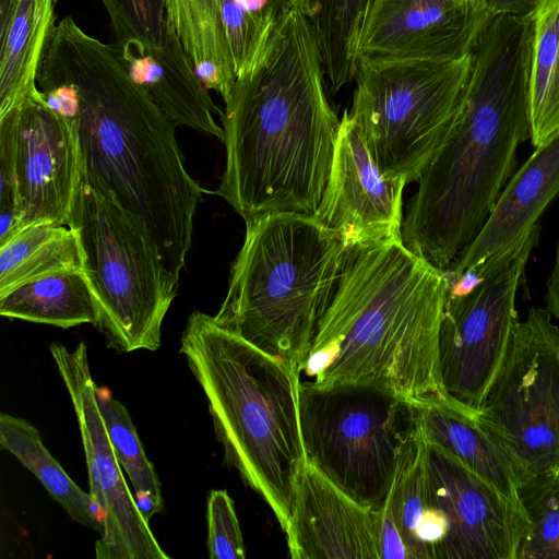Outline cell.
I'll return each mask as SVG.
<instances>
[{
    "label": "cell",
    "mask_w": 559,
    "mask_h": 559,
    "mask_svg": "<svg viewBox=\"0 0 559 559\" xmlns=\"http://www.w3.org/2000/svg\"><path fill=\"white\" fill-rule=\"evenodd\" d=\"M166 24L192 59L209 90L225 102L236 78L221 12V0H163Z\"/></svg>",
    "instance_id": "obj_24"
},
{
    "label": "cell",
    "mask_w": 559,
    "mask_h": 559,
    "mask_svg": "<svg viewBox=\"0 0 559 559\" xmlns=\"http://www.w3.org/2000/svg\"><path fill=\"white\" fill-rule=\"evenodd\" d=\"M370 0H312L313 25L326 87L336 94L353 80L354 44Z\"/></svg>",
    "instance_id": "obj_28"
},
{
    "label": "cell",
    "mask_w": 559,
    "mask_h": 559,
    "mask_svg": "<svg viewBox=\"0 0 559 559\" xmlns=\"http://www.w3.org/2000/svg\"><path fill=\"white\" fill-rule=\"evenodd\" d=\"M285 534L293 559H380L379 511L353 500L308 462Z\"/></svg>",
    "instance_id": "obj_17"
},
{
    "label": "cell",
    "mask_w": 559,
    "mask_h": 559,
    "mask_svg": "<svg viewBox=\"0 0 559 559\" xmlns=\"http://www.w3.org/2000/svg\"><path fill=\"white\" fill-rule=\"evenodd\" d=\"M546 309L552 318L559 320V238L556 245L554 262L546 282Z\"/></svg>",
    "instance_id": "obj_35"
},
{
    "label": "cell",
    "mask_w": 559,
    "mask_h": 559,
    "mask_svg": "<svg viewBox=\"0 0 559 559\" xmlns=\"http://www.w3.org/2000/svg\"><path fill=\"white\" fill-rule=\"evenodd\" d=\"M11 110L20 230L35 223L69 225L82 180L72 126L44 100L37 87Z\"/></svg>",
    "instance_id": "obj_16"
},
{
    "label": "cell",
    "mask_w": 559,
    "mask_h": 559,
    "mask_svg": "<svg viewBox=\"0 0 559 559\" xmlns=\"http://www.w3.org/2000/svg\"><path fill=\"white\" fill-rule=\"evenodd\" d=\"M69 226L81 241L98 305L95 328L108 347L157 350L179 281L167 271L145 222L82 178Z\"/></svg>",
    "instance_id": "obj_7"
},
{
    "label": "cell",
    "mask_w": 559,
    "mask_h": 559,
    "mask_svg": "<svg viewBox=\"0 0 559 559\" xmlns=\"http://www.w3.org/2000/svg\"><path fill=\"white\" fill-rule=\"evenodd\" d=\"M345 248L313 215L274 213L246 223L215 322L299 374L337 288Z\"/></svg>",
    "instance_id": "obj_6"
},
{
    "label": "cell",
    "mask_w": 559,
    "mask_h": 559,
    "mask_svg": "<svg viewBox=\"0 0 559 559\" xmlns=\"http://www.w3.org/2000/svg\"><path fill=\"white\" fill-rule=\"evenodd\" d=\"M325 87L311 20L289 3L219 117L226 165L215 193L245 223L284 212L314 215L341 123Z\"/></svg>",
    "instance_id": "obj_2"
},
{
    "label": "cell",
    "mask_w": 559,
    "mask_h": 559,
    "mask_svg": "<svg viewBox=\"0 0 559 559\" xmlns=\"http://www.w3.org/2000/svg\"><path fill=\"white\" fill-rule=\"evenodd\" d=\"M96 399L118 462L126 472L136 503L146 520L164 513L162 486L154 465L148 461L124 405L107 388H97Z\"/></svg>",
    "instance_id": "obj_29"
},
{
    "label": "cell",
    "mask_w": 559,
    "mask_h": 559,
    "mask_svg": "<svg viewBox=\"0 0 559 559\" xmlns=\"http://www.w3.org/2000/svg\"><path fill=\"white\" fill-rule=\"evenodd\" d=\"M0 314L62 329L98 320V305L84 271H60L0 296Z\"/></svg>",
    "instance_id": "obj_23"
},
{
    "label": "cell",
    "mask_w": 559,
    "mask_h": 559,
    "mask_svg": "<svg viewBox=\"0 0 559 559\" xmlns=\"http://www.w3.org/2000/svg\"><path fill=\"white\" fill-rule=\"evenodd\" d=\"M115 48L132 80L176 127H189L224 140L223 128L215 120V115L221 117L223 111L213 103L192 59L168 26L154 48Z\"/></svg>",
    "instance_id": "obj_19"
},
{
    "label": "cell",
    "mask_w": 559,
    "mask_h": 559,
    "mask_svg": "<svg viewBox=\"0 0 559 559\" xmlns=\"http://www.w3.org/2000/svg\"><path fill=\"white\" fill-rule=\"evenodd\" d=\"M221 12L235 78L247 73L262 52L277 13L259 14L238 0H221Z\"/></svg>",
    "instance_id": "obj_32"
},
{
    "label": "cell",
    "mask_w": 559,
    "mask_h": 559,
    "mask_svg": "<svg viewBox=\"0 0 559 559\" xmlns=\"http://www.w3.org/2000/svg\"><path fill=\"white\" fill-rule=\"evenodd\" d=\"M290 2L297 3L302 10L311 16L312 13V0H290Z\"/></svg>",
    "instance_id": "obj_36"
},
{
    "label": "cell",
    "mask_w": 559,
    "mask_h": 559,
    "mask_svg": "<svg viewBox=\"0 0 559 559\" xmlns=\"http://www.w3.org/2000/svg\"><path fill=\"white\" fill-rule=\"evenodd\" d=\"M306 462L359 504L374 511L393 484L417 426L415 404L370 383L298 382Z\"/></svg>",
    "instance_id": "obj_9"
},
{
    "label": "cell",
    "mask_w": 559,
    "mask_h": 559,
    "mask_svg": "<svg viewBox=\"0 0 559 559\" xmlns=\"http://www.w3.org/2000/svg\"><path fill=\"white\" fill-rule=\"evenodd\" d=\"M36 85L72 126L82 178L145 222L179 281L205 190L185 167L176 126L132 80L117 49L71 15L56 25Z\"/></svg>",
    "instance_id": "obj_1"
},
{
    "label": "cell",
    "mask_w": 559,
    "mask_h": 559,
    "mask_svg": "<svg viewBox=\"0 0 559 559\" xmlns=\"http://www.w3.org/2000/svg\"><path fill=\"white\" fill-rule=\"evenodd\" d=\"M428 511L427 442L417 425L379 510L380 559H428L423 544Z\"/></svg>",
    "instance_id": "obj_22"
},
{
    "label": "cell",
    "mask_w": 559,
    "mask_h": 559,
    "mask_svg": "<svg viewBox=\"0 0 559 559\" xmlns=\"http://www.w3.org/2000/svg\"><path fill=\"white\" fill-rule=\"evenodd\" d=\"M532 21L530 140L536 147L559 130V0H540Z\"/></svg>",
    "instance_id": "obj_27"
},
{
    "label": "cell",
    "mask_w": 559,
    "mask_h": 559,
    "mask_svg": "<svg viewBox=\"0 0 559 559\" xmlns=\"http://www.w3.org/2000/svg\"><path fill=\"white\" fill-rule=\"evenodd\" d=\"M532 16L499 14L474 52L461 117L418 179L405 246L449 271L486 223L530 139Z\"/></svg>",
    "instance_id": "obj_3"
},
{
    "label": "cell",
    "mask_w": 559,
    "mask_h": 559,
    "mask_svg": "<svg viewBox=\"0 0 559 559\" xmlns=\"http://www.w3.org/2000/svg\"><path fill=\"white\" fill-rule=\"evenodd\" d=\"M540 0H489V8L495 16L499 14L532 16Z\"/></svg>",
    "instance_id": "obj_34"
},
{
    "label": "cell",
    "mask_w": 559,
    "mask_h": 559,
    "mask_svg": "<svg viewBox=\"0 0 559 559\" xmlns=\"http://www.w3.org/2000/svg\"><path fill=\"white\" fill-rule=\"evenodd\" d=\"M495 15L489 0H370L357 59H457L474 52Z\"/></svg>",
    "instance_id": "obj_15"
},
{
    "label": "cell",
    "mask_w": 559,
    "mask_h": 559,
    "mask_svg": "<svg viewBox=\"0 0 559 559\" xmlns=\"http://www.w3.org/2000/svg\"><path fill=\"white\" fill-rule=\"evenodd\" d=\"M0 447L9 451L43 484L76 523L102 533L99 509L45 447L39 430L23 418L0 415Z\"/></svg>",
    "instance_id": "obj_26"
},
{
    "label": "cell",
    "mask_w": 559,
    "mask_h": 559,
    "mask_svg": "<svg viewBox=\"0 0 559 559\" xmlns=\"http://www.w3.org/2000/svg\"><path fill=\"white\" fill-rule=\"evenodd\" d=\"M540 235L537 224L508 250L452 277L439 333L443 394L478 416L509 350L519 317L518 290Z\"/></svg>",
    "instance_id": "obj_10"
},
{
    "label": "cell",
    "mask_w": 559,
    "mask_h": 559,
    "mask_svg": "<svg viewBox=\"0 0 559 559\" xmlns=\"http://www.w3.org/2000/svg\"><path fill=\"white\" fill-rule=\"evenodd\" d=\"M60 271H84L81 241L69 225L31 224L0 246V296Z\"/></svg>",
    "instance_id": "obj_25"
},
{
    "label": "cell",
    "mask_w": 559,
    "mask_h": 559,
    "mask_svg": "<svg viewBox=\"0 0 559 559\" xmlns=\"http://www.w3.org/2000/svg\"><path fill=\"white\" fill-rule=\"evenodd\" d=\"M207 539L211 559H245V545L234 501L224 489L209 492Z\"/></svg>",
    "instance_id": "obj_33"
},
{
    "label": "cell",
    "mask_w": 559,
    "mask_h": 559,
    "mask_svg": "<svg viewBox=\"0 0 559 559\" xmlns=\"http://www.w3.org/2000/svg\"><path fill=\"white\" fill-rule=\"evenodd\" d=\"M518 168L500 193L479 234L451 270L468 272L519 242L559 197V130Z\"/></svg>",
    "instance_id": "obj_18"
},
{
    "label": "cell",
    "mask_w": 559,
    "mask_h": 559,
    "mask_svg": "<svg viewBox=\"0 0 559 559\" xmlns=\"http://www.w3.org/2000/svg\"><path fill=\"white\" fill-rule=\"evenodd\" d=\"M405 185L382 174L358 124L345 110L329 181L313 216L345 250L401 239Z\"/></svg>",
    "instance_id": "obj_14"
},
{
    "label": "cell",
    "mask_w": 559,
    "mask_h": 559,
    "mask_svg": "<svg viewBox=\"0 0 559 559\" xmlns=\"http://www.w3.org/2000/svg\"><path fill=\"white\" fill-rule=\"evenodd\" d=\"M429 511L445 528L433 559H516L528 530L522 507L427 443Z\"/></svg>",
    "instance_id": "obj_13"
},
{
    "label": "cell",
    "mask_w": 559,
    "mask_h": 559,
    "mask_svg": "<svg viewBox=\"0 0 559 559\" xmlns=\"http://www.w3.org/2000/svg\"><path fill=\"white\" fill-rule=\"evenodd\" d=\"M109 17L111 45L154 48L167 28L163 0H99Z\"/></svg>",
    "instance_id": "obj_31"
},
{
    "label": "cell",
    "mask_w": 559,
    "mask_h": 559,
    "mask_svg": "<svg viewBox=\"0 0 559 559\" xmlns=\"http://www.w3.org/2000/svg\"><path fill=\"white\" fill-rule=\"evenodd\" d=\"M415 408L418 428L428 444L451 454L503 496L520 504L518 488L521 480L516 468L478 416L454 406L445 399L430 400L415 405Z\"/></svg>",
    "instance_id": "obj_20"
},
{
    "label": "cell",
    "mask_w": 559,
    "mask_h": 559,
    "mask_svg": "<svg viewBox=\"0 0 559 559\" xmlns=\"http://www.w3.org/2000/svg\"><path fill=\"white\" fill-rule=\"evenodd\" d=\"M518 498L528 530L516 559H559V468L522 480Z\"/></svg>",
    "instance_id": "obj_30"
},
{
    "label": "cell",
    "mask_w": 559,
    "mask_h": 559,
    "mask_svg": "<svg viewBox=\"0 0 559 559\" xmlns=\"http://www.w3.org/2000/svg\"><path fill=\"white\" fill-rule=\"evenodd\" d=\"M448 288L447 272L402 238L345 250L299 376L319 386L374 384L415 405L445 399L439 333Z\"/></svg>",
    "instance_id": "obj_4"
},
{
    "label": "cell",
    "mask_w": 559,
    "mask_h": 559,
    "mask_svg": "<svg viewBox=\"0 0 559 559\" xmlns=\"http://www.w3.org/2000/svg\"><path fill=\"white\" fill-rule=\"evenodd\" d=\"M473 53L457 59H357L349 114L386 177L418 181L455 128Z\"/></svg>",
    "instance_id": "obj_8"
},
{
    "label": "cell",
    "mask_w": 559,
    "mask_h": 559,
    "mask_svg": "<svg viewBox=\"0 0 559 559\" xmlns=\"http://www.w3.org/2000/svg\"><path fill=\"white\" fill-rule=\"evenodd\" d=\"M179 353L206 397L224 464L265 501L285 533L306 463L300 376L198 310L187 320Z\"/></svg>",
    "instance_id": "obj_5"
},
{
    "label": "cell",
    "mask_w": 559,
    "mask_h": 559,
    "mask_svg": "<svg viewBox=\"0 0 559 559\" xmlns=\"http://www.w3.org/2000/svg\"><path fill=\"white\" fill-rule=\"evenodd\" d=\"M58 0H0V117L36 85Z\"/></svg>",
    "instance_id": "obj_21"
},
{
    "label": "cell",
    "mask_w": 559,
    "mask_h": 559,
    "mask_svg": "<svg viewBox=\"0 0 559 559\" xmlns=\"http://www.w3.org/2000/svg\"><path fill=\"white\" fill-rule=\"evenodd\" d=\"M76 417L90 479V493L99 509L102 533L95 542L97 559H169L154 536L148 520L131 493L114 451L96 399L87 346L70 350L60 343L49 347Z\"/></svg>",
    "instance_id": "obj_12"
},
{
    "label": "cell",
    "mask_w": 559,
    "mask_h": 559,
    "mask_svg": "<svg viewBox=\"0 0 559 559\" xmlns=\"http://www.w3.org/2000/svg\"><path fill=\"white\" fill-rule=\"evenodd\" d=\"M478 417L521 481L559 468V328L546 307L518 322Z\"/></svg>",
    "instance_id": "obj_11"
}]
</instances>
